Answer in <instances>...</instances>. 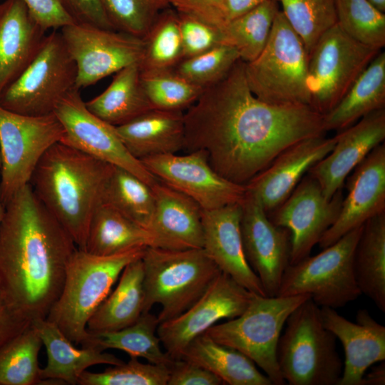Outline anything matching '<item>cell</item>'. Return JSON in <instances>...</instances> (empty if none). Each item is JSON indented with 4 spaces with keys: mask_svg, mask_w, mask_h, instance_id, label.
<instances>
[{
    "mask_svg": "<svg viewBox=\"0 0 385 385\" xmlns=\"http://www.w3.org/2000/svg\"><path fill=\"white\" fill-rule=\"evenodd\" d=\"M143 277L142 258L129 263L115 288L89 319L87 332L116 331L133 324L143 313Z\"/></svg>",
    "mask_w": 385,
    "mask_h": 385,
    "instance_id": "29",
    "label": "cell"
},
{
    "mask_svg": "<svg viewBox=\"0 0 385 385\" xmlns=\"http://www.w3.org/2000/svg\"><path fill=\"white\" fill-rule=\"evenodd\" d=\"M308 62L302 39L279 10L265 48L255 59L245 63L247 84L266 103L310 106Z\"/></svg>",
    "mask_w": 385,
    "mask_h": 385,
    "instance_id": "7",
    "label": "cell"
},
{
    "mask_svg": "<svg viewBox=\"0 0 385 385\" xmlns=\"http://www.w3.org/2000/svg\"><path fill=\"white\" fill-rule=\"evenodd\" d=\"M385 108V52L380 51L347 92L323 115L325 132L342 130L364 115Z\"/></svg>",
    "mask_w": 385,
    "mask_h": 385,
    "instance_id": "28",
    "label": "cell"
},
{
    "mask_svg": "<svg viewBox=\"0 0 385 385\" xmlns=\"http://www.w3.org/2000/svg\"><path fill=\"white\" fill-rule=\"evenodd\" d=\"M60 32L76 66L78 90L140 63L142 58L143 38L125 32L77 22L63 26Z\"/></svg>",
    "mask_w": 385,
    "mask_h": 385,
    "instance_id": "13",
    "label": "cell"
},
{
    "mask_svg": "<svg viewBox=\"0 0 385 385\" xmlns=\"http://www.w3.org/2000/svg\"><path fill=\"white\" fill-rule=\"evenodd\" d=\"M143 265V313L161 307L159 324L189 309L221 272L202 248L167 250L147 247Z\"/></svg>",
    "mask_w": 385,
    "mask_h": 385,
    "instance_id": "5",
    "label": "cell"
},
{
    "mask_svg": "<svg viewBox=\"0 0 385 385\" xmlns=\"http://www.w3.org/2000/svg\"><path fill=\"white\" fill-rule=\"evenodd\" d=\"M113 165L58 142L42 156L31 178L34 192L84 250L91 217L103 202Z\"/></svg>",
    "mask_w": 385,
    "mask_h": 385,
    "instance_id": "3",
    "label": "cell"
},
{
    "mask_svg": "<svg viewBox=\"0 0 385 385\" xmlns=\"http://www.w3.org/2000/svg\"><path fill=\"white\" fill-rule=\"evenodd\" d=\"M277 359L289 385H338L344 363L336 337L323 324L320 307L309 298L288 317Z\"/></svg>",
    "mask_w": 385,
    "mask_h": 385,
    "instance_id": "6",
    "label": "cell"
},
{
    "mask_svg": "<svg viewBox=\"0 0 385 385\" xmlns=\"http://www.w3.org/2000/svg\"><path fill=\"white\" fill-rule=\"evenodd\" d=\"M31 324L13 307L0 287V347Z\"/></svg>",
    "mask_w": 385,
    "mask_h": 385,
    "instance_id": "50",
    "label": "cell"
},
{
    "mask_svg": "<svg viewBox=\"0 0 385 385\" xmlns=\"http://www.w3.org/2000/svg\"><path fill=\"white\" fill-rule=\"evenodd\" d=\"M127 362L114 365L102 372L85 371L81 375L79 385H167L169 366L140 362L130 356Z\"/></svg>",
    "mask_w": 385,
    "mask_h": 385,
    "instance_id": "43",
    "label": "cell"
},
{
    "mask_svg": "<svg viewBox=\"0 0 385 385\" xmlns=\"http://www.w3.org/2000/svg\"><path fill=\"white\" fill-rule=\"evenodd\" d=\"M140 72L173 69L183 59V43L177 12L159 13L143 38Z\"/></svg>",
    "mask_w": 385,
    "mask_h": 385,
    "instance_id": "38",
    "label": "cell"
},
{
    "mask_svg": "<svg viewBox=\"0 0 385 385\" xmlns=\"http://www.w3.org/2000/svg\"><path fill=\"white\" fill-rule=\"evenodd\" d=\"M177 13L186 14L222 31L226 24L224 15V0H166Z\"/></svg>",
    "mask_w": 385,
    "mask_h": 385,
    "instance_id": "47",
    "label": "cell"
},
{
    "mask_svg": "<svg viewBox=\"0 0 385 385\" xmlns=\"http://www.w3.org/2000/svg\"><path fill=\"white\" fill-rule=\"evenodd\" d=\"M277 0H267L249 12L228 21L223 34L245 63L255 59L265 48L279 11Z\"/></svg>",
    "mask_w": 385,
    "mask_h": 385,
    "instance_id": "37",
    "label": "cell"
},
{
    "mask_svg": "<svg viewBox=\"0 0 385 385\" xmlns=\"http://www.w3.org/2000/svg\"><path fill=\"white\" fill-rule=\"evenodd\" d=\"M77 70L61 34L46 35L34 59L0 97V106L22 115L53 113L59 101L76 88Z\"/></svg>",
    "mask_w": 385,
    "mask_h": 385,
    "instance_id": "10",
    "label": "cell"
},
{
    "mask_svg": "<svg viewBox=\"0 0 385 385\" xmlns=\"http://www.w3.org/2000/svg\"><path fill=\"white\" fill-rule=\"evenodd\" d=\"M179 359L194 362L219 377L224 384L273 385L255 364L240 351L202 334L181 352Z\"/></svg>",
    "mask_w": 385,
    "mask_h": 385,
    "instance_id": "30",
    "label": "cell"
},
{
    "mask_svg": "<svg viewBox=\"0 0 385 385\" xmlns=\"http://www.w3.org/2000/svg\"><path fill=\"white\" fill-rule=\"evenodd\" d=\"M267 0H224L226 24L252 10Z\"/></svg>",
    "mask_w": 385,
    "mask_h": 385,
    "instance_id": "51",
    "label": "cell"
},
{
    "mask_svg": "<svg viewBox=\"0 0 385 385\" xmlns=\"http://www.w3.org/2000/svg\"><path fill=\"white\" fill-rule=\"evenodd\" d=\"M376 8L382 12L385 11V0H369Z\"/></svg>",
    "mask_w": 385,
    "mask_h": 385,
    "instance_id": "53",
    "label": "cell"
},
{
    "mask_svg": "<svg viewBox=\"0 0 385 385\" xmlns=\"http://www.w3.org/2000/svg\"><path fill=\"white\" fill-rule=\"evenodd\" d=\"M106 14L117 31L143 38L166 0H103Z\"/></svg>",
    "mask_w": 385,
    "mask_h": 385,
    "instance_id": "44",
    "label": "cell"
},
{
    "mask_svg": "<svg viewBox=\"0 0 385 385\" xmlns=\"http://www.w3.org/2000/svg\"><path fill=\"white\" fill-rule=\"evenodd\" d=\"M381 51L355 41L337 23L327 30L309 54L310 106L329 111Z\"/></svg>",
    "mask_w": 385,
    "mask_h": 385,
    "instance_id": "12",
    "label": "cell"
},
{
    "mask_svg": "<svg viewBox=\"0 0 385 385\" xmlns=\"http://www.w3.org/2000/svg\"><path fill=\"white\" fill-rule=\"evenodd\" d=\"M188 152L206 153L221 176L246 185L291 145L324 135L323 115L302 104L274 105L250 89L245 62L205 88L184 113Z\"/></svg>",
    "mask_w": 385,
    "mask_h": 385,
    "instance_id": "1",
    "label": "cell"
},
{
    "mask_svg": "<svg viewBox=\"0 0 385 385\" xmlns=\"http://www.w3.org/2000/svg\"><path fill=\"white\" fill-rule=\"evenodd\" d=\"M240 60L237 50L222 43L196 56L183 58L174 71L190 83L205 89L225 78Z\"/></svg>",
    "mask_w": 385,
    "mask_h": 385,
    "instance_id": "42",
    "label": "cell"
},
{
    "mask_svg": "<svg viewBox=\"0 0 385 385\" xmlns=\"http://www.w3.org/2000/svg\"><path fill=\"white\" fill-rule=\"evenodd\" d=\"M103 202L148 230L155 211L154 192L150 185L132 173L113 166Z\"/></svg>",
    "mask_w": 385,
    "mask_h": 385,
    "instance_id": "35",
    "label": "cell"
},
{
    "mask_svg": "<svg viewBox=\"0 0 385 385\" xmlns=\"http://www.w3.org/2000/svg\"><path fill=\"white\" fill-rule=\"evenodd\" d=\"M80 90H71L57 104L53 113L65 131L61 143L113 166L123 168L151 188L158 181L140 160L127 150L115 126L91 113Z\"/></svg>",
    "mask_w": 385,
    "mask_h": 385,
    "instance_id": "14",
    "label": "cell"
},
{
    "mask_svg": "<svg viewBox=\"0 0 385 385\" xmlns=\"http://www.w3.org/2000/svg\"><path fill=\"white\" fill-rule=\"evenodd\" d=\"M287 21L308 55L320 37L337 22L335 0H277Z\"/></svg>",
    "mask_w": 385,
    "mask_h": 385,
    "instance_id": "39",
    "label": "cell"
},
{
    "mask_svg": "<svg viewBox=\"0 0 385 385\" xmlns=\"http://www.w3.org/2000/svg\"><path fill=\"white\" fill-rule=\"evenodd\" d=\"M241 202L201 211L202 249L221 272L249 291L267 296L260 279L250 267L242 247Z\"/></svg>",
    "mask_w": 385,
    "mask_h": 385,
    "instance_id": "23",
    "label": "cell"
},
{
    "mask_svg": "<svg viewBox=\"0 0 385 385\" xmlns=\"http://www.w3.org/2000/svg\"><path fill=\"white\" fill-rule=\"evenodd\" d=\"M42 345L31 323L0 347V385L41 384L38 353Z\"/></svg>",
    "mask_w": 385,
    "mask_h": 385,
    "instance_id": "36",
    "label": "cell"
},
{
    "mask_svg": "<svg viewBox=\"0 0 385 385\" xmlns=\"http://www.w3.org/2000/svg\"><path fill=\"white\" fill-rule=\"evenodd\" d=\"M364 225L343 235L319 254L284 270L277 296L307 294L319 307L334 309L357 299L361 292L354 271V255Z\"/></svg>",
    "mask_w": 385,
    "mask_h": 385,
    "instance_id": "9",
    "label": "cell"
},
{
    "mask_svg": "<svg viewBox=\"0 0 385 385\" xmlns=\"http://www.w3.org/2000/svg\"><path fill=\"white\" fill-rule=\"evenodd\" d=\"M310 298L307 294L268 297L254 294L238 317L216 324L205 333L215 342L234 348L258 366L274 385H283L277 359L281 332L290 314Z\"/></svg>",
    "mask_w": 385,
    "mask_h": 385,
    "instance_id": "8",
    "label": "cell"
},
{
    "mask_svg": "<svg viewBox=\"0 0 385 385\" xmlns=\"http://www.w3.org/2000/svg\"><path fill=\"white\" fill-rule=\"evenodd\" d=\"M64 135L54 113L31 116L0 106V200L4 205L29 183L42 156Z\"/></svg>",
    "mask_w": 385,
    "mask_h": 385,
    "instance_id": "11",
    "label": "cell"
},
{
    "mask_svg": "<svg viewBox=\"0 0 385 385\" xmlns=\"http://www.w3.org/2000/svg\"><path fill=\"white\" fill-rule=\"evenodd\" d=\"M152 189L155 206L148 230L154 238L153 247L202 248V209L198 204L159 180Z\"/></svg>",
    "mask_w": 385,
    "mask_h": 385,
    "instance_id": "24",
    "label": "cell"
},
{
    "mask_svg": "<svg viewBox=\"0 0 385 385\" xmlns=\"http://www.w3.org/2000/svg\"><path fill=\"white\" fill-rule=\"evenodd\" d=\"M385 384V363L381 361L379 365L372 368L371 371L364 375L361 385H384Z\"/></svg>",
    "mask_w": 385,
    "mask_h": 385,
    "instance_id": "52",
    "label": "cell"
},
{
    "mask_svg": "<svg viewBox=\"0 0 385 385\" xmlns=\"http://www.w3.org/2000/svg\"><path fill=\"white\" fill-rule=\"evenodd\" d=\"M46 31L23 0L0 4V97L34 59Z\"/></svg>",
    "mask_w": 385,
    "mask_h": 385,
    "instance_id": "25",
    "label": "cell"
},
{
    "mask_svg": "<svg viewBox=\"0 0 385 385\" xmlns=\"http://www.w3.org/2000/svg\"><path fill=\"white\" fill-rule=\"evenodd\" d=\"M186 155H158L140 160L159 181L185 195L203 210L242 202L245 185L232 183L210 165L205 152L198 150Z\"/></svg>",
    "mask_w": 385,
    "mask_h": 385,
    "instance_id": "16",
    "label": "cell"
},
{
    "mask_svg": "<svg viewBox=\"0 0 385 385\" xmlns=\"http://www.w3.org/2000/svg\"><path fill=\"white\" fill-rule=\"evenodd\" d=\"M0 225V287L26 319H46L61 292L74 241L30 184L4 205Z\"/></svg>",
    "mask_w": 385,
    "mask_h": 385,
    "instance_id": "2",
    "label": "cell"
},
{
    "mask_svg": "<svg viewBox=\"0 0 385 385\" xmlns=\"http://www.w3.org/2000/svg\"><path fill=\"white\" fill-rule=\"evenodd\" d=\"M87 108L108 123L119 126L153 109L143 89L139 63L123 68Z\"/></svg>",
    "mask_w": 385,
    "mask_h": 385,
    "instance_id": "31",
    "label": "cell"
},
{
    "mask_svg": "<svg viewBox=\"0 0 385 385\" xmlns=\"http://www.w3.org/2000/svg\"><path fill=\"white\" fill-rule=\"evenodd\" d=\"M333 149L308 171L330 200L354 169L385 139V108L374 111L340 130Z\"/></svg>",
    "mask_w": 385,
    "mask_h": 385,
    "instance_id": "21",
    "label": "cell"
},
{
    "mask_svg": "<svg viewBox=\"0 0 385 385\" xmlns=\"http://www.w3.org/2000/svg\"><path fill=\"white\" fill-rule=\"evenodd\" d=\"M183 58L192 57L225 43L223 31L202 20L179 14Z\"/></svg>",
    "mask_w": 385,
    "mask_h": 385,
    "instance_id": "45",
    "label": "cell"
},
{
    "mask_svg": "<svg viewBox=\"0 0 385 385\" xmlns=\"http://www.w3.org/2000/svg\"><path fill=\"white\" fill-rule=\"evenodd\" d=\"M159 322L157 316L143 313L132 324L121 329L99 333H90L81 346H93L105 351L119 349L130 356L142 357L156 364L171 365L173 359L161 348L157 334Z\"/></svg>",
    "mask_w": 385,
    "mask_h": 385,
    "instance_id": "34",
    "label": "cell"
},
{
    "mask_svg": "<svg viewBox=\"0 0 385 385\" xmlns=\"http://www.w3.org/2000/svg\"><path fill=\"white\" fill-rule=\"evenodd\" d=\"M335 137L314 136L301 140L280 153L246 185L268 214L292 193L312 167L328 155Z\"/></svg>",
    "mask_w": 385,
    "mask_h": 385,
    "instance_id": "20",
    "label": "cell"
},
{
    "mask_svg": "<svg viewBox=\"0 0 385 385\" xmlns=\"http://www.w3.org/2000/svg\"><path fill=\"white\" fill-rule=\"evenodd\" d=\"M31 16L45 31L76 22L63 0H23Z\"/></svg>",
    "mask_w": 385,
    "mask_h": 385,
    "instance_id": "46",
    "label": "cell"
},
{
    "mask_svg": "<svg viewBox=\"0 0 385 385\" xmlns=\"http://www.w3.org/2000/svg\"><path fill=\"white\" fill-rule=\"evenodd\" d=\"M140 78L153 109L183 111L192 106L204 90L173 69L140 72Z\"/></svg>",
    "mask_w": 385,
    "mask_h": 385,
    "instance_id": "41",
    "label": "cell"
},
{
    "mask_svg": "<svg viewBox=\"0 0 385 385\" xmlns=\"http://www.w3.org/2000/svg\"><path fill=\"white\" fill-rule=\"evenodd\" d=\"M343 198L339 190L327 199L318 182L308 174L281 205L267 214L274 224L291 233L289 265L309 255L337 220Z\"/></svg>",
    "mask_w": 385,
    "mask_h": 385,
    "instance_id": "17",
    "label": "cell"
},
{
    "mask_svg": "<svg viewBox=\"0 0 385 385\" xmlns=\"http://www.w3.org/2000/svg\"><path fill=\"white\" fill-rule=\"evenodd\" d=\"M354 271L361 294L385 312V212L364 224L354 255Z\"/></svg>",
    "mask_w": 385,
    "mask_h": 385,
    "instance_id": "33",
    "label": "cell"
},
{
    "mask_svg": "<svg viewBox=\"0 0 385 385\" xmlns=\"http://www.w3.org/2000/svg\"><path fill=\"white\" fill-rule=\"evenodd\" d=\"M147 247L111 255H97L77 248L66 272L60 295L46 319L56 324L76 346L88 332L87 324L107 297L123 269L142 258Z\"/></svg>",
    "mask_w": 385,
    "mask_h": 385,
    "instance_id": "4",
    "label": "cell"
},
{
    "mask_svg": "<svg viewBox=\"0 0 385 385\" xmlns=\"http://www.w3.org/2000/svg\"><path fill=\"white\" fill-rule=\"evenodd\" d=\"M167 385H220L222 381L205 368L182 359H174L169 366Z\"/></svg>",
    "mask_w": 385,
    "mask_h": 385,
    "instance_id": "48",
    "label": "cell"
},
{
    "mask_svg": "<svg viewBox=\"0 0 385 385\" xmlns=\"http://www.w3.org/2000/svg\"><path fill=\"white\" fill-rule=\"evenodd\" d=\"M63 1L76 22L115 30L106 14L103 0Z\"/></svg>",
    "mask_w": 385,
    "mask_h": 385,
    "instance_id": "49",
    "label": "cell"
},
{
    "mask_svg": "<svg viewBox=\"0 0 385 385\" xmlns=\"http://www.w3.org/2000/svg\"><path fill=\"white\" fill-rule=\"evenodd\" d=\"M138 247H154L152 233L102 202L91 217L83 250L111 255Z\"/></svg>",
    "mask_w": 385,
    "mask_h": 385,
    "instance_id": "32",
    "label": "cell"
},
{
    "mask_svg": "<svg viewBox=\"0 0 385 385\" xmlns=\"http://www.w3.org/2000/svg\"><path fill=\"white\" fill-rule=\"evenodd\" d=\"M254 294L229 274L220 272L189 309L158 324L157 334L165 351L173 359H179L191 341L218 321L240 316L249 305Z\"/></svg>",
    "mask_w": 385,
    "mask_h": 385,
    "instance_id": "15",
    "label": "cell"
},
{
    "mask_svg": "<svg viewBox=\"0 0 385 385\" xmlns=\"http://www.w3.org/2000/svg\"><path fill=\"white\" fill-rule=\"evenodd\" d=\"M37 329L47 354L41 369V384L49 379L60 384H78L83 372L98 364L118 365L124 361L93 346H76L54 323L47 319L31 322Z\"/></svg>",
    "mask_w": 385,
    "mask_h": 385,
    "instance_id": "26",
    "label": "cell"
},
{
    "mask_svg": "<svg viewBox=\"0 0 385 385\" xmlns=\"http://www.w3.org/2000/svg\"><path fill=\"white\" fill-rule=\"evenodd\" d=\"M241 206L240 231L245 258L266 295L275 297L289 265L291 233L274 224L260 201L247 190Z\"/></svg>",
    "mask_w": 385,
    "mask_h": 385,
    "instance_id": "18",
    "label": "cell"
},
{
    "mask_svg": "<svg viewBox=\"0 0 385 385\" xmlns=\"http://www.w3.org/2000/svg\"><path fill=\"white\" fill-rule=\"evenodd\" d=\"M115 128L127 150L139 160L184 148L183 111L151 109Z\"/></svg>",
    "mask_w": 385,
    "mask_h": 385,
    "instance_id": "27",
    "label": "cell"
},
{
    "mask_svg": "<svg viewBox=\"0 0 385 385\" xmlns=\"http://www.w3.org/2000/svg\"><path fill=\"white\" fill-rule=\"evenodd\" d=\"M337 24L355 41L381 50L385 14L369 0H335Z\"/></svg>",
    "mask_w": 385,
    "mask_h": 385,
    "instance_id": "40",
    "label": "cell"
},
{
    "mask_svg": "<svg viewBox=\"0 0 385 385\" xmlns=\"http://www.w3.org/2000/svg\"><path fill=\"white\" fill-rule=\"evenodd\" d=\"M346 179L347 195L337 220L318 242L322 249L385 212L384 143L374 148Z\"/></svg>",
    "mask_w": 385,
    "mask_h": 385,
    "instance_id": "19",
    "label": "cell"
},
{
    "mask_svg": "<svg viewBox=\"0 0 385 385\" xmlns=\"http://www.w3.org/2000/svg\"><path fill=\"white\" fill-rule=\"evenodd\" d=\"M0 168H1V156H0ZM4 211H5L4 205H3V203L1 202L0 200V225L4 215Z\"/></svg>",
    "mask_w": 385,
    "mask_h": 385,
    "instance_id": "54",
    "label": "cell"
},
{
    "mask_svg": "<svg viewBox=\"0 0 385 385\" xmlns=\"http://www.w3.org/2000/svg\"><path fill=\"white\" fill-rule=\"evenodd\" d=\"M320 314L324 326L341 342L344 350L338 385H361L367 369L385 360V327L365 309L358 310L356 323L330 307H320Z\"/></svg>",
    "mask_w": 385,
    "mask_h": 385,
    "instance_id": "22",
    "label": "cell"
}]
</instances>
